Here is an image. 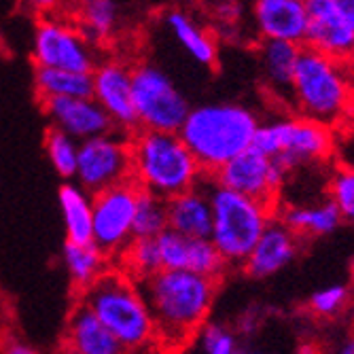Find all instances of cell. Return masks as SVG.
Returning a JSON list of instances; mask_svg holds the SVG:
<instances>
[{
	"instance_id": "6da1fadb",
	"label": "cell",
	"mask_w": 354,
	"mask_h": 354,
	"mask_svg": "<svg viewBox=\"0 0 354 354\" xmlns=\"http://www.w3.org/2000/svg\"><path fill=\"white\" fill-rule=\"evenodd\" d=\"M136 282L153 318L157 348L183 350L193 344L210 316L218 278L162 268Z\"/></svg>"
},
{
	"instance_id": "7a4b0ae2",
	"label": "cell",
	"mask_w": 354,
	"mask_h": 354,
	"mask_svg": "<svg viewBox=\"0 0 354 354\" xmlns=\"http://www.w3.org/2000/svg\"><path fill=\"white\" fill-rule=\"evenodd\" d=\"M81 301L102 320L125 352L157 348L153 318L138 282L121 268H106L83 288Z\"/></svg>"
},
{
	"instance_id": "3957f363",
	"label": "cell",
	"mask_w": 354,
	"mask_h": 354,
	"mask_svg": "<svg viewBox=\"0 0 354 354\" xmlns=\"http://www.w3.org/2000/svg\"><path fill=\"white\" fill-rule=\"evenodd\" d=\"M257 127L259 119L250 109L234 102H210L191 109L178 134L204 174H212L252 145Z\"/></svg>"
},
{
	"instance_id": "277c9868",
	"label": "cell",
	"mask_w": 354,
	"mask_h": 354,
	"mask_svg": "<svg viewBox=\"0 0 354 354\" xmlns=\"http://www.w3.org/2000/svg\"><path fill=\"white\" fill-rule=\"evenodd\" d=\"M130 153L132 180L166 200L198 187L206 176L178 132H132Z\"/></svg>"
},
{
	"instance_id": "5b68a950",
	"label": "cell",
	"mask_w": 354,
	"mask_h": 354,
	"mask_svg": "<svg viewBox=\"0 0 354 354\" xmlns=\"http://www.w3.org/2000/svg\"><path fill=\"white\" fill-rule=\"evenodd\" d=\"M208 198L212 206L210 240L223 254L227 266H242L248 252L276 216L272 204L254 200L242 193L216 185L208 174Z\"/></svg>"
},
{
	"instance_id": "8992f818",
	"label": "cell",
	"mask_w": 354,
	"mask_h": 354,
	"mask_svg": "<svg viewBox=\"0 0 354 354\" xmlns=\"http://www.w3.org/2000/svg\"><path fill=\"white\" fill-rule=\"evenodd\" d=\"M291 102L299 115L337 123L350 109V85L342 62L301 45L291 85Z\"/></svg>"
},
{
	"instance_id": "52a82bcc",
	"label": "cell",
	"mask_w": 354,
	"mask_h": 354,
	"mask_svg": "<svg viewBox=\"0 0 354 354\" xmlns=\"http://www.w3.org/2000/svg\"><path fill=\"white\" fill-rule=\"evenodd\" d=\"M250 147L276 159L286 172H293L325 162L333 151V134L331 125L312 117H284L259 123Z\"/></svg>"
},
{
	"instance_id": "ba28073f",
	"label": "cell",
	"mask_w": 354,
	"mask_h": 354,
	"mask_svg": "<svg viewBox=\"0 0 354 354\" xmlns=\"http://www.w3.org/2000/svg\"><path fill=\"white\" fill-rule=\"evenodd\" d=\"M132 98L140 130L178 132L191 111L176 83L153 64L132 68Z\"/></svg>"
},
{
	"instance_id": "9c48e42d",
	"label": "cell",
	"mask_w": 354,
	"mask_h": 354,
	"mask_svg": "<svg viewBox=\"0 0 354 354\" xmlns=\"http://www.w3.org/2000/svg\"><path fill=\"white\" fill-rule=\"evenodd\" d=\"M91 136L81 140L77 159V180L91 196L113 185L132 180V153L130 134L121 132Z\"/></svg>"
},
{
	"instance_id": "30bf717a",
	"label": "cell",
	"mask_w": 354,
	"mask_h": 354,
	"mask_svg": "<svg viewBox=\"0 0 354 354\" xmlns=\"http://www.w3.org/2000/svg\"><path fill=\"white\" fill-rule=\"evenodd\" d=\"M138 189L140 187L134 180H125L93 193L91 242L98 244L109 257H117L134 238L132 225Z\"/></svg>"
},
{
	"instance_id": "8fae6325",
	"label": "cell",
	"mask_w": 354,
	"mask_h": 354,
	"mask_svg": "<svg viewBox=\"0 0 354 354\" xmlns=\"http://www.w3.org/2000/svg\"><path fill=\"white\" fill-rule=\"evenodd\" d=\"M32 59L37 66L64 68L75 73H93L98 66L91 41L68 21L53 15L39 21L32 41Z\"/></svg>"
},
{
	"instance_id": "7c38bea8",
	"label": "cell",
	"mask_w": 354,
	"mask_h": 354,
	"mask_svg": "<svg viewBox=\"0 0 354 354\" xmlns=\"http://www.w3.org/2000/svg\"><path fill=\"white\" fill-rule=\"evenodd\" d=\"M208 176L216 185H223L242 193V196L261 200L274 206L288 172L276 159L248 147L246 151L232 157L230 162H225L216 172Z\"/></svg>"
},
{
	"instance_id": "4fadbf2b",
	"label": "cell",
	"mask_w": 354,
	"mask_h": 354,
	"mask_svg": "<svg viewBox=\"0 0 354 354\" xmlns=\"http://www.w3.org/2000/svg\"><path fill=\"white\" fill-rule=\"evenodd\" d=\"M93 100L113 119L119 132L138 130V117L132 98V68L121 62H102L93 68Z\"/></svg>"
},
{
	"instance_id": "5bb4252c",
	"label": "cell",
	"mask_w": 354,
	"mask_h": 354,
	"mask_svg": "<svg viewBox=\"0 0 354 354\" xmlns=\"http://www.w3.org/2000/svg\"><path fill=\"white\" fill-rule=\"evenodd\" d=\"M308 32L304 45L337 62L354 59V28L333 9L331 0H306Z\"/></svg>"
},
{
	"instance_id": "9a60e30c",
	"label": "cell",
	"mask_w": 354,
	"mask_h": 354,
	"mask_svg": "<svg viewBox=\"0 0 354 354\" xmlns=\"http://www.w3.org/2000/svg\"><path fill=\"white\" fill-rule=\"evenodd\" d=\"M41 102L53 125L77 140H85L117 130L109 113L93 100V95H87V98L57 95V98H43Z\"/></svg>"
},
{
	"instance_id": "2e32d148",
	"label": "cell",
	"mask_w": 354,
	"mask_h": 354,
	"mask_svg": "<svg viewBox=\"0 0 354 354\" xmlns=\"http://www.w3.org/2000/svg\"><path fill=\"white\" fill-rule=\"evenodd\" d=\"M297 250L299 236L280 216H274L248 252L242 268L250 278H270L291 263Z\"/></svg>"
},
{
	"instance_id": "e0dca14e",
	"label": "cell",
	"mask_w": 354,
	"mask_h": 354,
	"mask_svg": "<svg viewBox=\"0 0 354 354\" xmlns=\"http://www.w3.org/2000/svg\"><path fill=\"white\" fill-rule=\"evenodd\" d=\"M252 21L261 39L304 45L308 32L306 0H252Z\"/></svg>"
},
{
	"instance_id": "ac0fdd59",
	"label": "cell",
	"mask_w": 354,
	"mask_h": 354,
	"mask_svg": "<svg viewBox=\"0 0 354 354\" xmlns=\"http://www.w3.org/2000/svg\"><path fill=\"white\" fill-rule=\"evenodd\" d=\"M68 352L75 354H121L125 352L117 337L102 325L83 301L75 306L68 316L66 337H64Z\"/></svg>"
},
{
	"instance_id": "d6986e66",
	"label": "cell",
	"mask_w": 354,
	"mask_h": 354,
	"mask_svg": "<svg viewBox=\"0 0 354 354\" xmlns=\"http://www.w3.org/2000/svg\"><path fill=\"white\" fill-rule=\"evenodd\" d=\"M168 227L191 236V238H210L212 227V206L208 191L193 187L168 200Z\"/></svg>"
},
{
	"instance_id": "ffe728a7",
	"label": "cell",
	"mask_w": 354,
	"mask_h": 354,
	"mask_svg": "<svg viewBox=\"0 0 354 354\" xmlns=\"http://www.w3.org/2000/svg\"><path fill=\"white\" fill-rule=\"evenodd\" d=\"M280 218L291 227L299 238L312 236H329L342 225V212L333 204V200L316 202V204H299V206H288L280 212Z\"/></svg>"
},
{
	"instance_id": "44dd1931",
	"label": "cell",
	"mask_w": 354,
	"mask_h": 354,
	"mask_svg": "<svg viewBox=\"0 0 354 354\" xmlns=\"http://www.w3.org/2000/svg\"><path fill=\"white\" fill-rule=\"evenodd\" d=\"M301 45L291 41H276V39H263L259 57H261V68L268 85L274 91H282L291 98V85L293 75L299 59Z\"/></svg>"
},
{
	"instance_id": "7402d4cb",
	"label": "cell",
	"mask_w": 354,
	"mask_h": 354,
	"mask_svg": "<svg viewBox=\"0 0 354 354\" xmlns=\"http://www.w3.org/2000/svg\"><path fill=\"white\" fill-rule=\"evenodd\" d=\"M91 193L81 185L66 183L59 189V208L71 242H91Z\"/></svg>"
},
{
	"instance_id": "603a6c76",
	"label": "cell",
	"mask_w": 354,
	"mask_h": 354,
	"mask_svg": "<svg viewBox=\"0 0 354 354\" xmlns=\"http://www.w3.org/2000/svg\"><path fill=\"white\" fill-rule=\"evenodd\" d=\"M64 263L71 274L73 284L83 291L109 268V254L93 242H66L64 246Z\"/></svg>"
},
{
	"instance_id": "cb8c5ba5",
	"label": "cell",
	"mask_w": 354,
	"mask_h": 354,
	"mask_svg": "<svg viewBox=\"0 0 354 354\" xmlns=\"http://www.w3.org/2000/svg\"><path fill=\"white\" fill-rule=\"evenodd\" d=\"M35 85L39 98H87L93 93V79L91 73H75L64 68H49V66H37L35 73Z\"/></svg>"
},
{
	"instance_id": "d4e9b609",
	"label": "cell",
	"mask_w": 354,
	"mask_h": 354,
	"mask_svg": "<svg viewBox=\"0 0 354 354\" xmlns=\"http://www.w3.org/2000/svg\"><path fill=\"white\" fill-rule=\"evenodd\" d=\"M168 28L172 30L176 43L198 64H202V66H214L218 57L216 43L208 32L202 30L189 15L180 11H172L168 15Z\"/></svg>"
},
{
	"instance_id": "484cf974",
	"label": "cell",
	"mask_w": 354,
	"mask_h": 354,
	"mask_svg": "<svg viewBox=\"0 0 354 354\" xmlns=\"http://www.w3.org/2000/svg\"><path fill=\"white\" fill-rule=\"evenodd\" d=\"M168 230V200L153 191L138 189L132 234L134 238H157Z\"/></svg>"
},
{
	"instance_id": "4316f807",
	"label": "cell",
	"mask_w": 354,
	"mask_h": 354,
	"mask_svg": "<svg viewBox=\"0 0 354 354\" xmlns=\"http://www.w3.org/2000/svg\"><path fill=\"white\" fill-rule=\"evenodd\" d=\"M117 257L121 259V270L130 274L134 280L162 270L157 238H132Z\"/></svg>"
},
{
	"instance_id": "83f0119b",
	"label": "cell",
	"mask_w": 354,
	"mask_h": 354,
	"mask_svg": "<svg viewBox=\"0 0 354 354\" xmlns=\"http://www.w3.org/2000/svg\"><path fill=\"white\" fill-rule=\"evenodd\" d=\"M117 24V5L113 0H83L79 11V30L87 41L106 39Z\"/></svg>"
},
{
	"instance_id": "f1b7e54d",
	"label": "cell",
	"mask_w": 354,
	"mask_h": 354,
	"mask_svg": "<svg viewBox=\"0 0 354 354\" xmlns=\"http://www.w3.org/2000/svg\"><path fill=\"white\" fill-rule=\"evenodd\" d=\"M47 157L53 170L62 178H73L77 174V159H79V142L71 134H66L59 127H51L45 138Z\"/></svg>"
},
{
	"instance_id": "f546056e",
	"label": "cell",
	"mask_w": 354,
	"mask_h": 354,
	"mask_svg": "<svg viewBox=\"0 0 354 354\" xmlns=\"http://www.w3.org/2000/svg\"><path fill=\"white\" fill-rule=\"evenodd\" d=\"M193 342H198V348L206 354H236L242 350L234 331H230L221 323H210V320L202 325Z\"/></svg>"
},
{
	"instance_id": "4dcf8cb0",
	"label": "cell",
	"mask_w": 354,
	"mask_h": 354,
	"mask_svg": "<svg viewBox=\"0 0 354 354\" xmlns=\"http://www.w3.org/2000/svg\"><path fill=\"white\" fill-rule=\"evenodd\" d=\"M329 198L339 208L342 218L354 223V168L339 166L329 180Z\"/></svg>"
},
{
	"instance_id": "1f68e13d",
	"label": "cell",
	"mask_w": 354,
	"mask_h": 354,
	"mask_svg": "<svg viewBox=\"0 0 354 354\" xmlns=\"http://www.w3.org/2000/svg\"><path fill=\"white\" fill-rule=\"evenodd\" d=\"M348 288L344 284H331L316 291L310 297V310L318 316H335L348 304Z\"/></svg>"
},
{
	"instance_id": "d6a6232c",
	"label": "cell",
	"mask_w": 354,
	"mask_h": 354,
	"mask_svg": "<svg viewBox=\"0 0 354 354\" xmlns=\"http://www.w3.org/2000/svg\"><path fill=\"white\" fill-rule=\"evenodd\" d=\"M21 5L30 7L32 11H39V13H53L62 0H21Z\"/></svg>"
},
{
	"instance_id": "836d02e7",
	"label": "cell",
	"mask_w": 354,
	"mask_h": 354,
	"mask_svg": "<svg viewBox=\"0 0 354 354\" xmlns=\"http://www.w3.org/2000/svg\"><path fill=\"white\" fill-rule=\"evenodd\" d=\"M331 5L354 28V0H331Z\"/></svg>"
},
{
	"instance_id": "e575fe53",
	"label": "cell",
	"mask_w": 354,
	"mask_h": 354,
	"mask_svg": "<svg viewBox=\"0 0 354 354\" xmlns=\"http://www.w3.org/2000/svg\"><path fill=\"white\" fill-rule=\"evenodd\" d=\"M9 352H11V354H32V352H35V348H30V346H19V344L15 342V346H9Z\"/></svg>"
},
{
	"instance_id": "d590c367",
	"label": "cell",
	"mask_w": 354,
	"mask_h": 354,
	"mask_svg": "<svg viewBox=\"0 0 354 354\" xmlns=\"http://www.w3.org/2000/svg\"><path fill=\"white\" fill-rule=\"evenodd\" d=\"M342 352L344 354H354V339L346 342V346H342Z\"/></svg>"
},
{
	"instance_id": "8d00e7d4",
	"label": "cell",
	"mask_w": 354,
	"mask_h": 354,
	"mask_svg": "<svg viewBox=\"0 0 354 354\" xmlns=\"http://www.w3.org/2000/svg\"><path fill=\"white\" fill-rule=\"evenodd\" d=\"M75 3H83V0H75Z\"/></svg>"
}]
</instances>
